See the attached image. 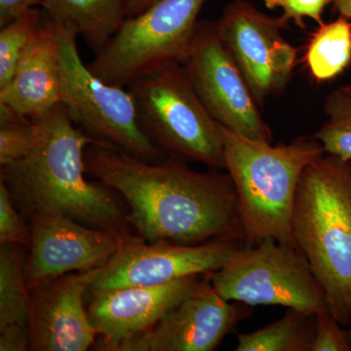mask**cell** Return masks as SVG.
Instances as JSON below:
<instances>
[{"instance_id":"obj_25","label":"cell","mask_w":351,"mask_h":351,"mask_svg":"<svg viewBox=\"0 0 351 351\" xmlns=\"http://www.w3.org/2000/svg\"><path fill=\"white\" fill-rule=\"evenodd\" d=\"M311 351H351L348 330H343L330 311L315 315V336Z\"/></svg>"},{"instance_id":"obj_6","label":"cell","mask_w":351,"mask_h":351,"mask_svg":"<svg viewBox=\"0 0 351 351\" xmlns=\"http://www.w3.org/2000/svg\"><path fill=\"white\" fill-rule=\"evenodd\" d=\"M205 2L157 0L144 12L127 18L88 66L104 82L128 88L157 71L182 66Z\"/></svg>"},{"instance_id":"obj_26","label":"cell","mask_w":351,"mask_h":351,"mask_svg":"<svg viewBox=\"0 0 351 351\" xmlns=\"http://www.w3.org/2000/svg\"><path fill=\"white\" fill-rule=\"evenodd\" d=\"M263 4L270 10L281 9L284 20L294 21L298 27L304 29V19L309 18L322 24V14L332 0H263Z\"/></svg>"},{"instance_id":"obj_21","label":"cell","mask_w":351,"mask_h":351,"mask_svg":"<svg viewBox=\"0 0 351 351\" xmlns=\"http://www.w3.org/2000/svg\"><path fill=\"white\" fill-rule=\"evenodd\" d=\"M323 108L328 120L311 137L327 154L351 161V82L328 95Z\"/></svg>"},{"instance_id":"obj_18","label":"cell","mask_w":351,"mask_h":351,"mask_svg":"<svg viewBox=\"0 0 351 351\" xmlns=\"http://www.w3.org/2000/svg\"><path fill=\"white\" fill-rule=\"evenodd\" d=\"M304 61L318 82H329L343 73L351 64V21L339 16L319 25L307 43Z\"/></svg>"},{"instance_id":"obj_11","label":"cell","mask_w":351,"mask_h":351,"mask_svg":"<svg viewBox=\"0 0 351 351\" xmlns=\"http://www.w3.org/2000/svg\"><path fill=\"white\" fill-rule=\"evenodd\" d=\"M208 112L219 125L272 143L257 101L239 66L221 43L215 22L199 21L188 59L182 64Z\"/></svg>"},{"instance_id":"obj_2","label":"cell","mask_w":351,"mask_h":351,"mask_svg":"<svg viewBox=\"0 0 351 351\" xmlns=\"http://www.w3.org/2000/svg\"><path fill=\"white\" fill-rule=\"evenodd\" d=\"M29 154L1 167V182L27 218L64 215L125 237L128 213L112 189L90 180L85 149L95 141L76 126L62 104L36 119Z\"/></svg>"},{"instance_id":"obj_31","label":"cell","mask_w":351,"mask_h":351,"mask_svg":"<svg viewBox=\"0 0 351 351\" xmlns=\"http://www.w3.org/2000/svg\"><path fill=\"white\" fill-rule=\"evenodd\" d=\"M351 324V323H350ZM348 337H350V339L351 341V326L350 328V329L348 330Z\"/></svg>"},{"instance_id":"obj_30","label":"cell","mask_w":351,"mask_h":351,"mask_svg":"<svg viewBox=\"0 0 351 351\" xmlns=\"http://www.w3.org/2000/svg\"><path fill=\"white\" fill-rule=\"evenodd\" d=\"M332 2L339 16L351 21V0H332Z\"/></svg>"},{"instance_id":"obj_16","label":"cell","mask_w":351,"mask_h":351,"mask_svg":"<svg viewBox=\"0 0 351 351\" xmlns=\"http://www.w3.org/2000/svg\"><path fill=\"white\" fill-rule=\"evenodd\" d=\"M0 104L31 119L61 104L59 38L56 25L44 16L12 80L0 89Z\"/></svg>"},{"instance_id":"obj_7","label":"cell","mask_w":351,"mask_h":351,"mask_svg":"<svg viewBox=\"0 0 351 351\" xmlns=\"http://www.w3.org/2000/svg\"><path fill=\"white\" fill-rule=\"evenodd\" d=\"M53 23L60 44L61 104L75 125L95 142L114 145L145 160L165 158L143 128L130 90L95 75L80 58L75 32Z\"/></svg>"},{"instance_id":"obj_13","label":"cell","mask_w":351,"mask_h":351,"mask_svg":"<svg viewBox=\"0 0 351 351\" xmlns=\"http://www.w3.org/2000/svg\"><path fill=\"white\" fill-rule=\"evenodd\" d=\"M250 306L223 299L209 282L117 351H212L250 315Z\"/></svg>"},{"instance_id":"obj_10","label":"cell","mask_w":351,"mask_h":351,"mask_svg":"<svg viewBox=\"0 0 351 351\" xmlns=\"http://www.w3.org/2000/svg\"><path fill=\"white\" fill-rule=\"evenodd\" d=\"M215 25L258 106L282 91L297 58L295 48L281 34L288 27L287 21L270 17L247 0H234Z\"/></svg>"},{"instance_id":"obj_24","label":"cell","mask_w":351,"mask_h":351,"mask_svg":"<svg viewBox=\"0 0 351 351\" xmlns=\"http://www.w3.org/2000/svg\"><path fill=\"white\" fill-rule=\"evenodd\" d=\"M31 242V230L25 226L7 189L0 181V245L24 246Z\"/></svg>"},{"instance_id":"obj_27","label":"cell","mask_w":351,"mask_h":351,"mask_svg":"<svg viewBox=\"0 0 351 351\" xmlns=\"http://www.w3.org/2000/svg\"><path fill=\"white\" fill-rule=\"evenodd\" d=\"M31 350L29 327L19 324L0 328V351H27Z\"/></svg>"},{"instance_id":"obj_28","label":"cell","mask_w":351,"mask_h":351,"mask_svg":"<svg viewBox=\"0 0 351 351\" xmlns=\"http://www.w3.org/2000/svg\"><path fill=\"white\" fill-rule=\"evenodd\" d=\"M41 3L43 0H0V27Z\"/></svg>"},{"instance_id":"obj_12","label":"cell","mask_w":351,"mask_h":351,"mask_svg":"<svg viewBox=\"0 0 351 351\" xmlns=\"http://www.w3.org/2000/svg\"><path fill=\"white\" fill-rule=\"evenodd\" d=\"M27 219L31 242L25 276L29 291L64 274L101 269L124 239L64 215L38 214Z\"/></svg>"},{"instance_id":"obj_15","label":"cell","mask_w":351,"mask_h":351,"mask_svg":"<svg viewBox=\"0 0 351 351\" xmlns=\"http://www.w3.org/2000/svg\"><path fill=\"white\" fill-rule=\"evenodd\" d=\"M201 276L158 286H130L92 295L88 315L101 337L97 350L117 351L120 346L156 325L172 307L195 292Z\"/></svg>"},{"instance_id":"obj_23","label":"cell","mask_w":351,"mask_h":351,"mask_svg":"<svg viewBox=\"0 0 351 351\" xmlns=\"http://www.w3.org/2000/svg\"><path fill=\"white\" fill-rule=\"evenodd\" d=\"M34 138L32 120L0 104V166L24 158L31 151Z\"/></svg>"},{"instance_id":"obj_1","label":"cell","mask_w":351,"mask_h":351,"mask_svg":"<svg viewBox=\"0 0 351 351\" xmlns=\"http://www.w3.org/2000/svg\"><path fill=\"white\" fill-rule=\"evenodd\" d=\"M85 162L88 177L123 198L129 223L147 241L193 245L244 237L228 172H199L172 157L152 162L100 142L87 145Z\"/></svg>"},{"instance_id":"obj_3","label":"cell","mask_w":351,"mask_h":351,"mask_svg":"<svg viewBox=\"0 0 351 351\" xmlns=\"http://www.w3.org/2000/svg\"><path fill=\"white\" fill-rule=\"evenodd\" d=\"M219 128L225 170L237 191L246 244L270 239L297 248L292 230L295 195L307 166L326 154L322 145L301 137L272 145Z\"/></svg>"},{"instance_id":"obj_22","label":"cell","mask_w":351,"mask_h":351,"mask_svg":"<svg viewBox=\"0 0 351 351\" xmlns=\"http://www.w3.org/2000/svg\"><path fill=\"white\" fill-rule=\"evenodd\" d=\"M43 22L41 9L32 8L1 27L0 31V89L13 78L21 58Z\"/></svg>"},{"instance_id":"obj_5","label":"cell","mask_w":351,"mask_h":351,"mask_svg":"<svg viewBox=\"0 0 351 351\" xmlns=\"http://www.w3.org/2000/svg\"><path fill=\"white\" fill-rule=\"evenodd\" d=\"M128 89L143 128L164 156L225 169L219 124L200 100L184 66L157 71Z\"/></svg>"},{"instance_id":"obj_29","label":"cell","mask_w":351,"mask_h":351,"mask_svg":"<svg viewBox=\"0 0 351 351\" xmlns=\"http://www.w3.org/2000/svg\"><path fill=\"white\" fill-rule=\"evenodd\" d=\"M157 0H128L127 5V18L135 17L145 9L149 8L152 4L156 3Z\"/></svg>"},{"instance_id":"obj_14","label":"cell","mask_w":351,"mask_h":351,"mask_svg":"<svg viewBox=\"0 0 351 351\" xmlns=\"http://www.w3.org/2000/svg\"><path fill=\"white\" fill-rule=\"evenodd\" d=\"M98 270L71 272L29 291V350L85 351L96 346L99 334L83 297Z\"/></svg>"},{"instance_id":"obj_20","label":"cell","mask_w":351,"mask_h":351,"mask_svg":"<svg viewBox=\"0 0 351 351\" xmlns=\"http://www.w3.org/2000/svg\"><path fill=\"white\" fill-rule=\"evenodd\" d=\"M22 246H0V328L11 324L29 327L31 294L25 276Z\"/></svg>"},{"instance_id":"obj_8","label":"cell","mask_w":351,"mask_h":351,"mask_svg":"<svg viewBox=\"0 0 351 351\" xmlns=\"http://www.w3.org/2000/svg\"><path fill=\"white\" fill-rule=\"evenodd\" d=\"M208 276L228 301L281 306L306 314L329 311L325 291L306 256L274 239L240 247L225 267Z\"/></svg>"},{"instance_id":"obj_4","label":"cell","mask_w":351,"mask_h":351,"mask_svg":"<svg viewBox=\"0 0 351 351\" xmlns=\"http://www.w3.org/2000/svg\"><path fill=\"white\" fill-rule=\"evenodd\" d=\"M293 235L341 326L351 323V161L325 154L302 173Z\"/></svg>"},{"instance_id":"obj_17","label":"cell","mask_w":351,"mask_h":351,"mask_svg":"<svg viewBox=\"0 0 351 351\" xmlns=\"http://www.w3.org/2000/svg\"><path fill=\"white\" fill-rule=\"evenodd\" d=\"M128 0H43V16L69 27L95 54L100 52L127 19Z\"/></svg>"},{"instance_id":"obj_19","label":"cell","mask_w":351,"mask_h":351,"mask_svg":"<svg viewBox=\"0 0 351 351\" xmlns=\"http://www.w3.org/2000/svg\"><path fill=\"white\" fill-rule=\"evenodd\" d=\"M315 315L289 309L283 318L252 332L239 335L235 351H311Z\"/></svg>"},{"instance_id":"obj_9","label":"cell","mask_w":351,"mask_h":351,"mask_svg":"<svg viewBox=\"0 0 351 351\" xmlns=\"http://www.w3.org/2000/svg\"><path fill=\"white\" fill-rule=\"evenodd\" d=\"M239 239L186 245L147 241L126 235L119 251L99 269L88 289L91 294L130 286H158L178 279L208 276L225 267L239 250Z\"/></svg>"}]
</instances>
